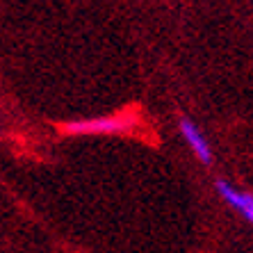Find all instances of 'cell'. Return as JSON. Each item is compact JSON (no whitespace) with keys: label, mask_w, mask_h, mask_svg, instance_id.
<instances>
[{"label":"cell","mask_w":253,"mask_h":253,"mask_svg":"<svg viewBox=\"0 0 253 253\" xmlns=\"http://www.w3.org/2000/svg\"><path fill=\"white\" fill-rule=\"evenodd\" d=\"M139 112L126 107L121 112L105 114V117L71 121L62 128V132H66V135H124V132H132L135 128H139Z\"/></svg>","instance_id":"obj_1"},{"label":"cell","mask_w":253,"mask_h":253,"mask_svg":"<svg viewBox=\"0 0 253 253\" xmlns=\"http://www.w3.org/2000/svg\"><path fill=\"white\" fill-rule=\"evenodd\" d=\"M214 187H217V194L221 196V201H224L226 206L233 212L242 214L253 226V194L251 192H244V189L235 187V185L224 180V178H219L217 183H214Z\"/></svg>","instance_id":"obj_3"},{"label":"cell","mask_w":253,"mask_h":253,"mask_svg":"<svg viewBox=\"0 0 253 253\" xmlns=\"http://www.w3.org/2000/svg\"><path fill=\"white\" fill-rule=\"evenodd\" d=\"M178 130H180V137L185 139V144L189 146V151L194 153V158L199 160L201 165L210 167L212 162H214V153H212L210 139L206 137V132H203V130H201L189 117L178 119Z\"/></svg>","instance_id":"obj_2"}]
</instances>
